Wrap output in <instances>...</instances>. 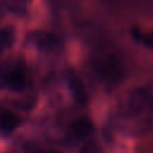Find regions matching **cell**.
<instances>
[{
  "label": "cell",
  "instance_id": "6da1fadb",
  "mask_svg": "<svg viewBox=\"0 0 153 153\" xmlns=\"http://www.w3.org/2000/svg\"><path fill=\"white\" fill-rule=\"evenodd\" d=\"M92 63L98 76L108 85H116L124 78L126 69L123 61L111 50H98L92 57Z\"/></svg>",
  "mask_w": 153,
  "mask_h": 153
},
{
  "label": "cell",
  "instance_id": "7a4b0ae2",
  "mask_svg": "<svg viewBox=\"0 0 153 153\" xmlns=\"http://www.w3.org/2000/svg\"><path fill=\"white\" fill-rule=\"evenodd\" d=\"M67 81H68V85H69V88L73 93L74 99L79 104H85L87 102L88 97H87V91L85 88L84 81L80 78V75L75 71L69 69L67 73Z\"/></svg>",
  "mask_w": 153,
  "mask_h": 153
},
{
  "label": "cell",
  "instance_id": "3957f363",
  "mask_svg": "<svg viewBox=\"0 0 153 153\" xmlns=\"http://www.w3.org/2000/svg\"><path fill=\"white\" fill-rule=\"evenodd\" d=\"M29 38L41 49H51L57 43V37L49 31H33Z\"/></svg>",
  "mask_w": 153,
  "mask_h": 153
},
{
  "label": "cell",
  "instance_id": "277c9868",
  "mask_svg": "<svg viewBox=\"0 0 153 153\" xmlns=\"http://www.w3.org/2000/svg\"><path fill=\"white\" fill-rule=\"evenodd\" d=\"M6 84L11 90L14 91H22L27 85V76L24 69L22 68H13L7 73L6 76Z\"/></svg>",
  "mask_w": 153,
  "mask_h": 153
},
{
  "label": "cell",
  "instance_id": "5b68a950",
  "mask_svg": "<svg viewBox=\"0 0 153 153\" xmlns=\"http://www.w3.org/2000/svg\"><path fill=\"white\" fill-rule=\"evenodd\" d=\"M69 130L75 137H85V136H87V135H90L92 133L93 124L88 118L80 117V118L74 120L71 123Z\"/></svg>",
  "mask_w": 153,
  "mask_h": 153
},
{
  "label": "cell",
  "instance_id": "8992f818",
  "mask_svg": "<svg viewBox=\"0 0 153 153\" xmlns=\"http://www.w3.org/2000/svg\"><path fill=\"white\" fill-rule=\"evenodd\" d=\"M20 123V118L10 110L0 111V128L4 133H11Z\"/></svg>",
  "mask_w": 153,
  "mask_h": 153
},
{
  "label": "cell",
  "instance_id": "52a82bcc",
  "mask_svg": "<svg viewBox=\"0 0 153 153\" xmlns=\"http://www.w3.org/2000/svg\"><path fill=\"white\" fill-rule=\"evenodd\" d=\"M131 36L135 41H137L146 48H149L153 50V29L145 30L141 27H133Z\"/></svg>",
  "mask_w": 153,
  "mask_h": 153
},
{
  "label": "cell",
  "instance_id": "ba28073f",
  "mask_svg": "<svg viewBox=\"0 0 153 153\" xmlns=\"http://www.w3.org/2000/svg\"><path fill=\"white\" fill-rule=\"evenodd\" d=\"M0 41L4 47H11L14 41V30L11 26H5L0 30Z\"/></svg>",
  "mask_w": 153,
  "mask_h": 153
},
{
  "label": "cell",
  "instance_id": "9c48e42d",
  "mask_svg": "<svg viewBox=\"0 0 153 153\" xmlns=\"http://www.w3.org/2000/svg\"><path fill=\"white\" fill-rule=\"evenodd\" d=\"M80 153H102V149L96 142L91 141V142H87L86 145H84Z\"/></svg>",
  "mask_w": 153,
  "mask_h": 153
},
{
  "label": "cell",
  "instance_id": "30bf717a",
  "mask_svg": "<svg viewBox=\"0 0 153 153\" xmlns=\"http://www.w3.org/2000/svg\"><path fill=\"white\" fill-rule=\"evenodd\" d=\"M8 8L12 12L17 13V14H22L23 12H25L24 5L23 4H19V2H11V4H8Z\"/></svg>",
  "mask_w": 153,
  "mask_h": 153
},
{
  "label": "cell",
  "instance_id": "8fae6325",
  "mask_svg": "<svg viewBox=\"0 0 153 153\" xmlns=\"http://www.w3.org/2000/svg\"><path fill=\"white\" fill-rule=\"evenodd\" d=\"M4 48H5V47H4V44H2V43H1V41H0V54H1V51L4 50Z\"/></svg>",
  "mask_w": 153,
  "mask_h": 153
},
{
  "label": "cell",
  "instance_id": "7c38bea8",
  "mask_svg": "<svg viewBox=\"0 0 153 153\" xmlns=\"http://www.w3.org/2000/svg\"><path fill=\"white\" fill-rule=\"evenodd\" d=\"M41 153H60L57 151H48V152H41Z\"/></svg>",
  "mask_w": 153,
  "mask_h": 153
}]
</instances>
